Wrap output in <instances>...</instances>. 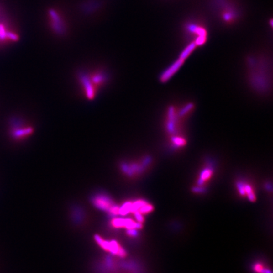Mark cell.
I'll list each match as a JSON object with an SVG mask.
<instances>
[{
    "label": "cell",
    "instance_id": "ac0fdd59",
    "mask_svg": "<svg viewBox=\"0 0 273 273\" xmlns=\"http://www.w3.org/2000/svg\"><path fill=\"white\" fill-rule=\"evenodd\" d=\"M7 33H6L4 27L2 25H0V39L3 40L5 39L6 37H7Z\"/></svg>",
    "mask_w": 273,
    "mask_h": 273
},
{
    "label": "cell",
    "instance_id": "4fadbf2b",
    "mask_svg": "<svg viewBox=\"0 0 273 273\" xmlns=\"http://www.w3.org/2000/svg\"><path fill=\"white\" fill-rule=\"evenodd\" d=\"M213 174V170L211 166H207L201 171L199 178L198 180V184L202 185L205 181L208 180Z\"/></svg>",
    "mask_w": 273,
    "mask_h": 273
},
{
    "label": "cell",
    "instance_id": "8992f818",
    "mask_svg": "<svg viewBox=\"0 0 273 273\" xmlns=\"http://www.w3.org/2000/svg\"><path fill=\"white\" fill-rule=\"evenodd\" d=\"M186 29L188 32L194 37L193 42L197 47L206 44L207 40V31L205 27L199 24L192 23L187 25Z\"/></svg>",
    "mask_w": 273,
    "mask_h": 273
},
{
    "label": "cell",
    "instance_id": "8fae6325",
    "mask_svg": "<svg viewBox=\"0 0 273 273\" xmlns=\"http://www.w3.org/2000/svg\"><path fill=\"white\" fill-rule=\"evenodd\" d=\"M34 132V129L32 126L27 124L20 123L15 125L12 130V137L17 140H21L27 138L32 135Z\"/></svg>",
    "mask_w": 273,
    "mask_h": 273
},
{
    "label": "cell",
    "instance_id": "30bf717a",
    "mask_svg": "<svg viewBox=\"0 0 273 273\" xmlns=\"http://www.w3.org/2000/svg\"><path fill=\"white\" fill-rule=\"evenodd\" d=\"M87 75L92 84L97 89L105 86L109 79V76L106 71L102 70L92 71L89 73H87Z\"/></svg>",
    "mask_w": 273,
    "mask_h": 273
},
{
    "label": "cell",
    "instance_id": "e0dca14e",
    "mask_svg": "<svg viewBox=\"0 0 273 273\" xmlns=\"http://www.w3.org/2000/svg\"><path fill=\"white\" fill-rule=\"evenodd\" d=\"M237 187L239 189V191L242 196H245V184L242 182H239L237 184Z\"/></svg>",
    "mask_w": 273,
    "mask_h": 273
},
{
    "label": "cell",
    "instance_id": "5bb4252c",
    "mask_svg": "<svg viewBox=\"0 0 273 273\" xmlns=\"http://www.w3.org/2000/svg\"><path fill=\"white\" fill-rule=\"evenodd\" d=\"M197 45L193 41L190 43L188 46H186L184 50L181 51L179 56V58L185 61V60L190 56V55L193 52V51L197 48Z\"/></svg>",
    "mask_w": 273,
    "mask_h": 273
},
{
    "label": "cell",
    "instance_id": "3957f363",
    "mask_svg": "<svg viewBox=\"0 0 273 273\" xmlns=\"http://www.w3.org/2000/svg\"><path fill=\"white\" fill-rule=\"evenodd\" d=\"M152 162L149 155H145L137 161H125L120 163V171L127 176L134 177L144 173Z\"/></svg>",
    "mask_w": 273,
    "mask_h": 273
},
{
    "label": "cell",
    "instance_id": "9c48e42d",
    "mask_svg": "<svg viewBox=\"0 0 273 273\" xmlns=\"http://www.w3.org/2000/svg\"><path fill=\"white\" fill-rule=\"evenodd\" d=\"M184 62L185 61L178 58L161 73L160 75V81L162 83L168 82L180 69Z\"/></svg>",
    "mask_w": 273,
    "mask_h": 273
},
{
    "label": "cell",
    "instance_id": "9a60e30c",
    "mask_svg": "<svg viewBox=\"0 0 273 273\" xmlns=\"http://www.w3.org/2000/svg\"><path fill=\"white\" fill-rule=\"evenodd\" d=\"M245 194L247 195L249 199L252 202H254L256 199V197L251 186L248 184H245Z\"/></svg>",
    "mask_w": 273,
    "mask_h": 273
},
{
    "label": "cell",
    "instance_id": "6da1fadb",
    "mask_svg": "<svg viewBox=\"0 0 273 273\" xmlns=\"http://www.w3.org/2000/svg\"><path fill=\"white\" fill-rule=\"evenodd\" d=\"M247 80L257 93L264 94L270 91L272 76L270 66L263 56H249L246 60Z\"/></svg>",
    "mask_w": 273,
    "mask_h": 273
},
{
    "label": "cell",
    "instance_id": "5b68a950",
    "mask_svg": "<svg viewBox=\"0 0 273 273\" xmlns=\"http://www.w3.org/2000/svg\"><path fill=\"white\" fill-rule=\"evenodd\" d=\"M94 239L98 246L105 252L110 253L119 258L126 257L127 255V251L117 241L114 240H106L99 235H96Z\"/></svg>",
    "mask_w": 273,
    "mask_h": 273
},
{
    "label": "cell",
    "instance_id": "277c9868",
    "mask_svg": "<svg viewBox=\"0 0 273 273\" xmlns=\"http://www.w3.org/2000/svg\"><path fill=\"white\" fill-rule=\"evenodd\" d=\"M92 204L98 209L114 217L118 216L119 206L111 197L104 193H99L92 199Z\"/></svg>",
    "mask_w": 273,
    "mask_h": 273
},
{
    "label": "cell",
    "instance_id": "2e32d148",
    "mask_svg": "<svg viewBox=\"0 0 273 273\" xmlns=\"http://www.w3.org/2000/svg\"><path fill=\"white\" fill-rule=\"evenodd\" d=\"M254 269L257 273H271V271L270 270L264 268L263 265L260 264H255Z\"/></svg>",
    "mask_w": 273,
    "mask_h": 273
},
{
    "label": "cell",
    "instance_id": "ba28073f",
    "mask_svg": "<svg viewBox=\"0 0 273 273\" xmlns=\"http://www.w3.org/2000/svg\"><path fill=\"white\" fill-rule=\"evenodd\" d=\"M111 227L113 228H125L127 230L136 229H139L142 228V224L134 221L131 218H118L114 216L110 221Z\"/></svg>",
    "mask_w": 273,
    "mask_h": 273
},
{
    "label": "cell",
    "instance_id": "52a82bcc",
    "mask_svg": "<svg viewBox=\"0 0 273 273\" xmlns=\"http://www.w3.org/2000/svg\"><path fill=\"white\" fill-rule=\"evenodd\" d=\"M78 81L82 86V89L85 97L88 100H93L97 96L98 89L92 84L87 73L81 72L78 75Z\"/></svg>",
    "mask_w": 273,
    "mask_h": 273
},
{
    "label": "cell",
    "instance_id": "7c38bea8",
    "mask_svg": "<svg viewBox=\"0 0 273 273\" xmlns=\"http://www.w3.org/2000/svg\"><path fill=\"white\" fill-rule=\"evenodd\" d=\"M169 144L173 149H181L186 145L187 139L183 134L170 136L169 137Z\"/></svg>",
    "mask_w": 273,
    "mask_h": 273
},
{
    "label": "cell",
    "instance_id": "7a4b0ae2",
    "mask_svg": "<svg viewBox=\"0 0 273 273\" xmlns=\"http://www.w3.org/2000/svg\"><path fill=\"white\" fill-rule=\"evenodd\" d=\"M185 120L180 114L178 107L169 106L166 110L165 127L168 137L182 134V122Z\"/></svg>",
    "mask_w": 273,
    "mask_h": 273
}]
</instances>
